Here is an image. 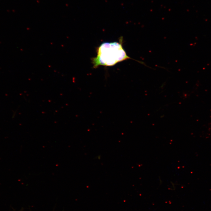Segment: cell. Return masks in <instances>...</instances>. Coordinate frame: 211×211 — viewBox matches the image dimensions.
Instances as JSON below:
<instances>
[{
	"label": "cell",
	"instance_id": "obj_1",
	"mask_svg": "<svg viewBox=\"0 0 211 211\" xmlns=\"http://www.w3.org/2000/svg\"><path fill=\"white\" fill-rule=\"evenodd\" d=\"M122 38L119 42H105L101 43L97 49V55L91 59L94 68L100 66H111L127 59L134 60L146 65L144 63L132 59L127 55L122 46Z\"/></svg>",
	"mask_w": 211,
	"mask_h": 211
}]
</instances>
